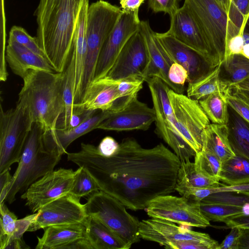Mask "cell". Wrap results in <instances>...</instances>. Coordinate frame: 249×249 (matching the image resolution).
Listing matches in <instances>:
<instances>
[{
    "label": "cell",
    "instance_id": "4dcf8cb0",
    "mask_svg": "<svg viewBox=\"0 0 249 249\" xmlns=\"http://www.w3.org/2000/svg\"><path fill=\"white\" fill-rule=\"evenodd\" d=\"M63 96L65 110L59 118L56 128L66 129L74 112L75 85V59L73 53L63 71Z\"/></svg>",
    "mask_w": 249,
    "mask_h": 249
},
{
    "label": "cell",
    "instance_id": "7bdbcfd3",
    "mask_svg": "<svg viewBox=\"0 0 249 249\" xmlns=\"http://www.w3.org/2000/svg\"><path fill=\"white\" fill-rule=\"evenodd\" d=\"M249 20V14L244 17L238 33L227 41L224 60L232 55L242 54L244 45V34Z\"/></svg>",
    "mask_w": 249,
    "mask_h": 249
},
{
    "label": "cell",
    "instance_id": "f907efd6",
    "mask_svg": "<svg viewBox=\"0 0 249 249\" xmlns=\"http://www.w3.org/2000/svg\"><path fill=\"white\" fill-rule=\"evenodd\" d=\"M241 228L237 227L231 228V231L222 243L219 244L217 249H238Z\"/></svg>",
    "mask_w": 249,
    "mask_h": 249
},
{
    "label": "cell",
    "instance_id": "ac0fdd59",
    "mask_svg": "<svg viewBox=\"0 0 249 249\" xmlns=\"http://www.w3.org/2000/svg\"><path fill=\"white\" fill-rule=\"evenodd\" d=\"M170 18V28L165 33L196 51L215 68L205 40L186 6L183 4Z\"/></svg>",
    "mask_w": 249,
    "mask_h": 249
},
{
    "label": "cell",
    "instance_id": "f6af8a7d",
    "mask_svg": "<svg viewBox=\"0 0 249 249\" xmlns=\"http://www.w3.org/2000/svg\"><path fill=\"white\" fill-rule=\"evenodd\" d=\"M168 77L177 89V93L183 94L184 84L188 79V72L185 69L179 64L173 63L169 68Z\"/></svg>",
    "mask_w": 249,
    "mask_h": 249
},
{
    "label": "cell",
    "instance_id": "2e32d148",
    "mask_svg": "<svg viewBox=\"0 0 249 249\" xmlns=\"http://www.w3.org/2000/svg\"><path fill=\"white\" fill-rule=\"evenodd\" d=\"M155 36L172 61L187 71L188 83L198 80L214 68L202 55L173 36L156 32Z\"/></svg>",
    "mask_w": 249,
    "mask_h": 249
},
{
    "label": "cell",
    "instance_id": "ab89813d",
    "mask_svg": "<svg viewBox=\"0 0 249 249\" xmlns=\"http://www.w3.org/2000/svg\"><path fill=\"white\" fill-rule=\"evenodd\" d=\"M200 201L242 207L249 203V191L214 193L209 195Z\"/></svg>",
    "mask_w": 249,
    "mask_h": 249
},
{
    "label": "cell",
    "instance_id": "f1b7e54d",
    "mask_svg": "<svg viewBox=\"0 0 249 249\" xmlns=\"http://www.w3.org/2000/svg\"><path fill=\"white\" fill-rule=\"evenodd\" d=\"M219 180L229 185L249 183V160L235 154L222 162Z\"/></svg>",
    "mask_w": 249,
    "mask_h": 249
},
{
    "label": "cell",
    "instance_id": "8d00e7d4",
    "mask_svg": "<svg viewBox=\"0 0 249 249\" xmlns=\"http://www.w3.org/2000/svg\"><path fill=\"white\" fill-rule=\"evenodd\" d=\"M199 207L202 214L210 221L223 222L230 217L243 214L242 207L237 206L200 201Z\"/></svg>",
    "mask_w": 249,
    "mask_h": 249
},
{
    "label": "cell",
    "instance_id": "8fae6325",
    "mask_svg": "<svg viewBox=\"0 0 249 249\" xmlns=\"http://www.w3.org/2000/svg\"><path fill=\"white\" fill-rule=\"evenodd\" d=\"M189 227L151 218L140 222L139 232L141 238L158 243L166 249L173 244L193 241L203 244L209 249H217V241L208 234L191 230Z\"/></svg>",
    "mask_w": 249,
    "mask_h": 249
},
{
    "label": "cell",
    "instance_id": "60d3db41",
    "mask_svg": "<svg viewBox=\"0 0 249 249\" xmlns=\"http://www.w3.org/2000/svg\"><path fill=\"white\" fill-rule=\"evenodd\" d=\"M9 39L17 42L36 54L45 58L36 37L31 36L23 28L18 26H13L9 32Z\"/></svg>",
    "mask_w": 249,
    "mask_h": 249
},
{
    "label": "cell",
    "instance_id": "484cf974",
    "mask_svg": "<svg viewBox=\"0 0 249 249\" xmlns=\"http://www.w3.org/2000/svg\"><path fill=\"white\" fill-rule=\"evenodd\" d=\"M87 238L93 249H128L129 248L98 218L88 215L84 221Z\"/></svg>",
    "mask_w": 249,
    "mask_h": 249
},
{
    "label": "cell",
    "instance_id": "b9f144b4",
    "mask_svg": "<svg viewBox=\"0 0 249 249\" xmlns=\"http://www.w3.org/2000/svg\"><path fill=\"white\" fill-rule=\"evenodd\" d=\"M0 245L13 234L18 219L17 216L7 207L4 202L0 204Z\"/></svg>",
    "mask_w": 249,
    "mask_h": 249
},
{
    "label": "cell",
    "instance_id": "91938a15",
    "mask_svg": "<svg viewBox=\"0 0 249 249\" xmlns=\"http://www.w3.org/2000/svg\"><path fill=\"white\" fill-rule=\"evenodd\" d=\"M249 59V33L244 32V45L242 54Z\"/></svg>",
    "mask_w": 249,
    "mask_h": 249
},
{
    "label": "cell",
    "instance_id": "94428289",
    "mask_svg": "<svg viewBox=\"0 0 249 249\" xmlns=\"http://www.w3.org/2000/svg\"><path fill=\"white\" fill-rule=\"evenodd\" d=\"M232 89H238L249 90V77L232 87Z\"/></svg>",
    "mask_w": 249,
    "mask_h": 249
},
{
    "label": "cell",
    "instance_id": "9c48e42d",
    "mask_svg": "<svg viewBox=\"0 0 249 249\" xmlns=\"http://www.w3.org/2000/svg\"><path fill=\"white\" fill-rule=\"evenodd\" d=\"M168 93L173 110V116L169 120L196 154L202 149V133L210 121L198 101L171 89Z\"/></svg>",
    "mask_w": 249,
    "mask_h": 249
},
{
    "label": "cell",
    "instance_id": "836d02e7",
    "mask_svg": "<svg viewBox=\"0 0 249 249\" xmlns=\"http://www.w3.org/2000/svg\"><path fill=\"white\" fill-rule=\"evenodd\" d=\"M144 81L149 88L153 103L157 104L170 120L173 116L169 90L170 88L162 80L157 77H146Z\"/></svg>",
    "mask_w": 249,
    "mask_h": 249
},
{
    "label": "cell",
    "instance_id": "f546056e",
    "mask_svg": "<svg viewBox=\"0 0 249 249\" xmlns=\"http://www.w3.org/2000/svg\"><path fill=\"white\" fill-rule=\"evenodd\" d=\"M220 76L232 89L249 77V59L241 54L228 57L221 63Z\"/></svg>",
    "mask_w": 249,
    "mask_h": 249
},
{
    "label": "cell",
    "instance_id": "f5cc1de1",
    "mask_svg": "<svg viewBox=\"0 0 249 249\" xmlns=\"http://www.w3.org/2000/svg\"><path fill=\"white\" fill-rule=\"evenodd\" d=\"M223 223L229 228L237 227L249 229V215L243 214L234 215L226 219Z\"/></svg>",
    "mask_w": 249,
    "mask_h": 249
},
{
    "label": "cell",
    "instance_id": "7a4b0ae2",
    "mask_svg": "<svg viewBox=\"0 0 249 249\" xmlns=\"http://www.w3.org/2000/svg\"><path fill=\"white\" fill-rule=\"evenodd\" d=\"M85 0H40L36 10V38L54 71L63 72L73 52L80 10Z\"/></svg>",
    "mask_w": 249,
    "mask_h": 249
},
{
    "label": "cell",
    "instance_id": "d6986e66",
    "mask_svg": "<svg viewBox=\"0 0 249 249\" xmlns=\"http://www.w3.org/2000/svg\"><path fill=\"white\" fill-rule=\"evenodd\" d=\"M140 30L144 37L149 56V62L143 79L146 77H158L171 89L177 92V89L170 82L168 77L169 68L173 62L156 37L155 32L152 30L147 20L141 21Z\"/></svg>",
    "mask_w": 249,
    "mask_h": 249
},
{
    "label": "cell",
    "instance_id": "3957f363",
    "mask_svg": "<svg viewBox=\"0 0 249 249\" xmlns=\"http://www.w3.org/2000/svg\"><path fill=\"white\" fill-rule=\"evenodd\" d=\"M17 104L31 124L38 123L45 132L56 128L64 112L63 72L31 70L23 78Z\"/></svg>",
    "mask_w": 249,
    "mask_h": 249
},
{
    "label": "cell",
    "instance_id": "4316f807",
    "mask_svg": "<svg viewBox=\"0 0 249 249\" xmlns=\"http://www.w3.org/2000/svg\"><path fill=\"white\" fill-rule=\"evenodd\" d=\"M226 125L229 142L233 151L235 154L249 160V122L229 106Z\"/></svg>",
    "mask_w": 249,
    "mask_h": 249
},
{
    "label": "cell",
    "instance_id": "d590c367",
    "mask_svg": "<svg viewBox=\"0 0 249 249\" xmlns=\"http://www.w3.org/2000/svg\"><path fill=\"white\" fill-rule=\"evenodd\" d=\"M249 191V183L237 185H229L221 184L213 188H193L181 187L178 192L180 195L187 199L194 201L200 202L209 195L221 192Z\"/></svg>",
    "mask_w": 249,
    "mask_h": 249
},
{
    "label": "cell",
    "instance_id": "cb8c5ba5",
    "mask_svg": "<svg viewBox=\"0 0 249 249\" xmlns=\"http://www.w3.org/2000/svg\"><path fill=\"white\" fill-rule=\"evenodd\" d=\"M44 229L43 235L37 237L36 249H64L73 241L87 237L84 222L53 225Z\"/></svg>",
    "mask_w": 249,
    "mask_h": 249
},
{
    "label": "cell",
    "instance_id": "d6a6232c",
    "mask_svg": "<svg viewBox=\"0 0 249 249\" xmlns=\"http://www.w3.org/2000/svg\"><path fill=\"white\" fill-rule=\"evenodd\" d=\"M229 93L215 92L198 101L203 110L212 123L227 124L229 107L227 96Z\"/></svg>",
    "mask_w": 249,
    "mask_h": 249
},
{
    "label": "cell",
    "instance_id": "ffe728a7",
    "mask_svg": "<svg viewBox=\"0 0 249 249\" xmlns=\"http://www.w3.org/2000/svg\"><path fill=\"white\" fill-rule=\"evenodd\" d=\"M110 114V111H101L73 128L65 130L56 128L50 131H44L46 144L52 151L62 156L67 153L68 147L74 141L97 129L98 126Z\"/></svg>",
    "mask_w": 249,
    "mask_h": 249
},
{
    "label": "cell",
    "instance_id": "6125c7cd",
    "mask_svg": "<svg viewBox=\"0 0 249 249\" xmlns=\"http://www.w3.org/2000/svg\"><path fill=\"white\" fill-rule=\"evenodd\" d=\"M228 15L232 0H216Z\"/></svg>",
    "mask_w": 249,
    "mask_h": 249
},
{
    "label": "cell",
    "instance_id": "681fc988",
    "mask_svg": "<svg viewBox=\"0 0 249 249\" xmlns=\"http://www.w3.org/2000/svg\"><path fill=\"white\" fill-rule=\"evenodd\" d=\"M227 100L229 106L249 122V105L245 101L232 92L227 94Z\"/></svg>",
    "mask_w": 249,
    "mask_h": 249
},
{
    "label": "cell",
    "instance_id": "9f6ffc18",
    "mask_svg": "<svg viewBox=\"0 0 249 249\" xmlns=\"http://www.w3.org/2000/svg\"><path fill=\"white\" fill-rule=\"evenodd\" d=\"M64 249H93V247L87 237L78 239L67 245Z\"/></svg>",
    "mask_w": 249,
    "mask_h": 249
},
{
    "label": "cell",
    "instance_id": "4fadbf2b",
    "mask_svg": "<svg viewBox=\"0 0 249 249\" xmlns=\"http://www.w3.org/2000/svg\"><path fill=\"white\" fill-rule=\"evenodd\" d=\"M140 23L139 11H122L118 21L102 47L97 63L94 80L107 75L127 41L140 29Z\"/></svg>",
    "mask_w": 249,
    "mask_h": 249
},
{
    "label": "cell",
    "instance_id": "7dc6e473",
    "mask_svg": "<svg viewBox=\"0 0 249 249\" xmlns=\"http://www.w3.org/2000/svg\"><path fill=\"white\" fill-rule=\"evenodd\" d=\"M37 215V212L30 214L20 219H17L15 231L11 236L3 244L0 245V249H4L6 245L11 240L21 239L25 232L27 231L31 223Z\"/></svg>",
    "mask_w": 249,
    "mask_h": 249
},
{
    "label": "cell",
    "instance_id": "680465c9",
    "mask_svg": "<svg viewBox=\"0 0 249 249\" xmlns=\"http://www.w3.org/2000/svg\"><path fill=\"white\" fill-rule=\"evenodd\" d=\"M231 92L243 99L249 105V90L232 89Z\"/></svg>",
    "mask_w": 249,
    "mask_h": 249
},
{
    "label": "cell",
    "instance_id": "603a6c76",
    "mask_svg": "<svg viewBox=\"0 0 249 249\" xmlns=\"http://www.w3.org/2000/svg\"><path fill=\"white\" fill-rule=\"evenodd\" d=\"M89 0L81 6L75 30L72 53L75 59V85L74 104H79L83 98L82 84L87 51L86 24Z\"/></svg>",
    "mask_w": 249,
    "mask_h": 249
},
{
    "label": "cell",
    "instance_id": "ba28073f",
    "mask_svg": "<svg viewBox=\"0 0 249 249\" xmlns=\"http://www.w3.org/2000/svg\"><path fill=\"white\" fill-rule=\"evenodd\" d=\"M0 174L18 163L32 124L22 107L4 111L0 107Z\"/></svg>",
    "mask_w": 249,
    "mask_h": 249
},
{
    "label": "cell",
    "instance_id": "7c38bea8",
    "mask_svg": "<svg viewBox=\"0 0 249 249\" xmlns=\"http://www.w3.org/2000/svg\"><path fill=\"white\" fill-rule=\"evenodd\" d=\"M75 171L60 168L49 172L33 183L21 195L32 213L61 196L70 193Z\"/></svg>",
    "mask_w": 249,
    "mask_h": 249
},
{
    "label": "cell",
    "instance_id": "5b68a950",
    "mask_svg": "<svg viewBox=\"0 0 249 249\" xmlns=\"http://www.w3.org/2000/svg\"><path fill=\"white\" fill-rule=\"evenodd\" d=\"M184 4L196 23L216 67L224 60L227 41L240 28L229 20L216 0H184Z\"/></svg>",
    "mask_w": 249,
    "mask_h": 249
},
{
    "label": "cell",
    "instance_id": "6da1fadb",
    "mask_svg": "<svg viewBox=\"0 0 249 249\" xmlns=\"http://www.w3.org/2000/svg\"><path fill=\"white\" fill-rule=\"evenodd\" d=\"M67 159L86 169L100 190L132 211L145 209L151 200L175 191L181 161L160 143L144 148L133 138H125L117 151L105 156L97 147L81 143Z\"/></svg>",
    "mask_w": 249,
    "mask_h": 249
},
{
    "label": "cell",
    "instance_id": "ee69618b",
    "mask_svg": "<svg viewBox=\"0 0 249 249\" xmlns=\"http://www.w3.org/2000/svg\"><path fill=\"white\" fill-rule=\"evenodd\" d=\"M249 14V0H232L228 13L229 20L240 28L244 17Z\"/></svg>",
    "mask_w": 249,
    "mask_h": 249
},
{
    "label": "cell",
    "instance_id": "7402d4cb",
    "mask_svg": "<svg viewBox=\"0 0 249 249\" xmlns=\"http://www.w3.org/2000/svg\"><path fill=\"white\" fill-rule=\"evenodd\" d=\"M119 80L107 76L93 80L87 87L81 102L75 105L88 110L109 111L119 98Z\"/></svg>",
    "mask_w": 249,
    "mask_h": 249
},
{
    "label": "cell",
    "instance_id": "c3c4849f",
    "mask_svg": "<svg viewBox=\"0 0 249 249\" xmlns=\"http://www.w3.org/2000/svg\"><path fill=\"white\" fill-rule=\"evenodd\" d=\"M75 109L65 130L73 128L96 114L95 110H88L74 104Z\"/></svg>",
    "mask_w": 249,
    "mask_h": 249
},
{
    "label": "cell",
    "instance_id": "816d5d0a",
    "mask_svg": "<svg viewBox=\"0 0 249 249\" xmlns=\"http://www.w3.org/2000/svg\"><path fill=\"white\" fill-rule=\"evenodd\" d=\"M120 143L111 137L107 136L103 138L97 148L99 152L105 156H110L114 154L118 150Z\"/></svg>",
    "mask_w": 249,
    "mask_h": 249
},
{
    "label": "cell",
    "instance_id": "e575fe53",
    "mask_svg": "<svg viewBox=\"0 0 249 249\" xmlns=\"http://www.w3.org/2000/svg\"><path fill=\"white\" fill-rule=\"evenodd\" d=\"M144 80L139 78H128L119 80V98L114 102L110 111L121 110L137 98L142 88Z\"/></svg>",
    "mask_w": 249,
    "mask_h": 249
},
{
    "label": "cell",
    "instance_id": "74e56055",
    "mask_svg": "<svg viewBox=\"0 0 249 249\" xmlns=\"http://www.w3.org/2000/svg\"><path fill=\"white\" fill-rule=\"evenodd\" d=\"M194 163L198 172L219 179L222 162L213 153L201 149L196 154Z\"/></svg>",
    "mask_w": 249,
    "mask_h": 249
},
{
    "label": "cell",
    "instance_id": "9a60e30c",
    "mask_svg": "<svg viewBox=\"0 0 249 249\" xmlns=\"http://www.w3.org/2000/svg\"><path fill=\"white\" fill-rule=\"evenodd\" d=\"M148 62L146 43L139 29L127 41L106 76L117 80L128 78L144 80Z\"/></svg>",
    "mask_w": 249,
    "mask_h": 249
},
{
    "label": "cell",
    "instance_id": "11a10c76",
    "mask_svg": "<svg viewBox=\"0 0 249 249\" xmlns=\"http://www.w3.org/2000/svg\"><path fill=\"white\" fill-rule=\"evenodd\" d=\"M144 0H120L122 10L125 12L139 11Z\"/></svg>",
    "mask_w": 249,
    "mask_h": 249
},
{
    "label": "cell",
    "instance_id": "d4e9b609",
    "mask_svg": "<svg viewBox=\"0 0 249 249\" xmlns=\"http://www.w3.org/2000/svg\"><path fill=\"white\" fill-rule=\"evenodd\" d=\"M202 149L214 154L222 162L235 154L231 149L226 124H209L202 133Z\"/></svg>",
    "mask_w": 249,
    "mask_h": 249
},
{
    "label": "cell",
    "instance_id": "f35d334b",
    "mask_svg": "<svg viewBox=\"0 0 249 249\" xmlns=\"http://www.w3.org/2000/svg\"><path fill=\"white\" fill-rule=\"evenodd\" d=\"M99 190V188L91 175L84 168L79 167L75 171L72 187L70 193L80 198Z\"/></svg>",
    "mask_w": 249,
    "mask_h": 249
},
{
    "label": "cell",
    "instance_id": "bcb514c9",
    "mask_svg": "<svg viewBox=\"0 0 249 249\" xmlns=\"http://www.w3.org/2000/svg\"><path fill=\"white\" fill-rule=\"evenodd\" d=\"M179 1L180 0H148V5L154 12H164L171 17L179 8Z\"/></svg>",
    "mask_w": 249,
    "mask_h": 249
},
{
    "label": "cell",
    "instance_id": "277c9868",
    "mask_svg": "<svg viewBox=\"0 0 249 249\" xmlns=\"http://www.w3.org/2000/svg\"><path fill=\"white\" fill-rule=\"evenodd\" d=\"M46 144L44 130L34 123L28 134L18 167L6 189L5 200L9 204L19 192H25L35 181L53 170L61 159Z\"/></svg>",
    "mask_w": 249,
    "mask_h": 249
},
{
    "label": "cell",
    "instance_id": "52a82bcc",
    "mask_svg": "<svg viewBox=\"0 0 249 249\" xmlns=\"http://www.w3.org/2000/svg\"><path fill=\"white\" fill-rule=\"evenodd\" d=\"M85 206L88 215L101 220L129 248L140 241V221L116 198L99 190L90 194Z\"/></svg>",
    "mask_w": 249,
    "mask_h": 249
},
{
    "label": "cell",
    "instance_id": "83f0119b",
    "mask_svg": "<svg viewBox=\"0 0 249 249\" xmlns=\"http://www.w3.org/2000/svg\"><path fill=\"white\" fill-rule=\"evenodd\" d=\"M220 67L221 64L198 80L188 83L187 96L199 101L215 92L231 93L232 89L220 77Z\"/></svg>",
    "mask_w": 249,
    "mask_h": 249
},
{
    "label": "cell",
    "instance_id": "5bb4252c",
    "mask_svg": "<svg viewBox=\"0 0 249 249\" xmlns=\"http://www.w3.org/2000/svg\"><path fill=\"white\" fill-rule=\"evenodd\" d=\"M88 216L85 204L69 193L42 207L27 231H35L53 225L84 222Z\"/></svg>",
    "mask_w": 249,
    "mask_h": 249
},
{
    "label": "cell",
    "instance_id": "6f0895ef",
    "mask_svg": "<svg viewBox=\"0 0 249 249\" xmlns=\"http://www.w3.org/2000/svg\"><path fill=\"white\" fill-rule=\"evenodd\" d=\"M249 249V229L241 228L238 249Z\"/></svg>",
    "mask_w": 249,
    "mask_h": 249
},
{
    "label": "cell",
    "instance_id": "30bf717a",
    "mask_svg": "<svg viewBox=\"0 0 249 249\" xmlns=\"http://www.w3.org/2000/svg\"><path fill=\"white\" fill-rule=\"evenodd\" d=\"M199 203L183 196L167 195L151 200L146 211L151 218L181 225L204 228L210 226V221L201 213Z\"/></svg>",
    "mask_w": 249,
    "mask_h": 249
},
{
    "label": "cell",
    "instance_id": "8992f818",
    "mask_svg": "<svg viewBox=\"0 0 249 249\" xmlns=\"http://www.w3.org/2000/svg\"><path fill=\"white\" fill-rule=\"evenodd\" d=\"M122 10L108 1L99 0L89 4L87 16V51L82 84L83 97L94 80L102 47L118 21Z\"/></svg>",
    "mask_w": 249,
    "mask_h": 249
},
{
    "label": "cell",
    "instance_id": "1f68e13d",
    "mask_svg": "<svg viewBox=\"0 0 249 249\" xmlns=\"http://www.w3.org/2000/svg\"><path fill=\"white\" fill-rule=\"evenodd\" d=\"M219 179L208 177L198 172L194 162L190 160L181 161L176 185L193 188H213L220 185Z\"/></svg>",
    "mask_w": 249,
    "mask_h": 249
},
{
    "label": "cell",
    "instance_id": "e0dca14e",
    "mask_svg": "<svg viewBox=\"0 0 249 249\" xmlns=\"http://www.w3.org/2000/svg\"><path fill=\"white\" fill-rule=\"evenodd\" d=\"M156 120L153 108L140 101L137 98L123 109L112 112L97 127L105 130L124 131L146 130Z\"/></svg>",
    "mask_w": 249,
    "mask_h": 249
},
{
    "label": "cell",
    "instance_id": "db71d44e",
    "mask_svg": "<svg viewBox=\"0 0 249 249\" xmlns=\"http://www.w3.org/2000/svg\"><path fill=\"white\" fill-rule=\"evenodd\" d=\"M9 170L0 174V204L4 202L6 197V189L10 183L12 176L10 175Z\"/></svg>",
    "mask_w": 249,
    "mask_h": 249
},
{
    "label": "cell",
    "instance_id": "44dd1931",
    "mask_svg": "<svg viewBox=\"0 0 249 249\" xmlns=\"http://www.w3.org/2000/svg\"><path fill=\"white\" fill-rule=\"evenodd\" d=\"M5 59L13 73L22 79L31 70L55 72L44 57L9 39Z\"/></svg>",
    "mask_w": 249,
    "mask_h": 249
}]
</instances>
